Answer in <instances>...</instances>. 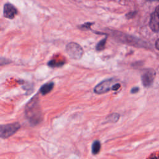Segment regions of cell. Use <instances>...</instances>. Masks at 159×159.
Returning <instances> with one entry per match:
<instances>
[{
	"mask_svg": "<svg viewBox=\"0 0 159 159\" xmlns=\"http://www.w3.org/2000/svg\"><path fill=\"white\" fill-rule=\"evenodd\" d=\"M25 115L32 125H37L42 120V112L37 96H34L26 104Z\"/></svg>",
	"mask_w": 159,
	"mask_h": 159,
	"instance_id": "6da1fadb",
	"label": "cell"
},
{
	"mask_svg": "<svg viewBox=\"0 0 159 159\" xmlns=\"http://www.w3.org/2000/svg\"><path fill=\"white\" fill-rule=\"evenodd\" d=\"M120 87V84L117 83L115 78H109L98 84L94 88V92L96 94H103L109 91H117Z\"/></svg>",
	"mask_w": 159,
	"mask_h": 159,
	"instance_id": "7a4b0ae2",
	"label": "cell"
},
{
	"mask_svg": "<svg viewBox=\"0 0 159 159\" xmlns=\"http://www.w3.org/2000/svg\"><path fill=\"white\" fill-rule=\"evenodd\" d=\"M20 125L18 122H14L1 125L0 136L2 139H6L14 134L19 129Z\"/></svg>",
	"mask_w": 159,
	"mask_h": 159,
	"instance_id": "3957f363",
	"label": "cell"
},
{
	"mask_svg": "<svg viewBox=\"0 0 159 159\" xmlns=\"http://www.w3.org/2000/svg\"><path fill=\"white\" fill-rule=\"evenodd\" d=\"M66 51L71 58L76 60L81 58L83 54V50L82 47L79 44L75 42L68 43L66 47Z\"/></svg>",
	"mask_w": 159,
	"mask_h": 159,
	"instance_id": "277c9868",
	"label": "cell"
},
{
	"mask_svg": "<svg viewBox=\"0 0 159 159\" xmlns=\"http://www.w3.org/2000/svg\"><path fill=\"white\" fill-rule=\"evenodd\" d=\"M156 73L152 69L146 70L143 72L141 76V80L142 84L145 87H150L154 81Z\"/></svg>",
	"mask_w": 159,
	"mask_h": 159,
	"instance_id": "5b68a950",
	"label": "cell"
},
{
	"mask_svg": "<svg viewBox=\"0 0 159 159\" xmlns=\"http://www.w3.org/2000/svg\"><path fill=\"white\" fill-rule=\"evenodd\" d=\"M149 24L153 31L159 32V6L156 7L154 12L152 14Z\"/></svg>",
	"mask_w": 159,
	"mask_h": 159,
	"instance_id": "8992f818",
	"label": "cell"
},
{
	"mask_svg": "<svg viewBox=\"0 0 159 159\" xmlns=\"http://www.w3.org/2000/svg\"><path fill=\"white\" fill-rule=\"evenodd\" d=\"M17 11L16 8L10 3H6L4 5L3 15L4 17L8 19H13L17 14Z\"/></svg>",
	"mask_w": 159,
	"mask_h": 159,
	"instance_id": "52a82bcc",
	"label": "cell"
},
{
	"mask_svg": "<svg viewBox=\"0 0 159 159\" xmlns=\"http://www.w3.org/2000/svg\"><path fill=\"white\" fill-rule=\"evenodd\" d=\"M53 86H54V83L53 82H48L42 86V87L40 89V93L42 95H45L52 90V89L53 88Z\"/></svg>",
	"mask_w": 159,
	"mask_h": 159,
	"instance_id": "ba28073f",
	"label": "cell"
},
{
	"mask_svg": "<svg viewBox=\"0 0 159 159\" xmlns=\"http://www.w3.org/2000/svg\"><path fill=\"white\" fill-rule=\"evenodd\" d=\"M92 153L93 155L98 154L101 150V143L99 140H94L92 144Z\"/></svg>",
	"mask_w": 159,
	"mask_h": 159,
	"instance_id": "9c48e42d",
	"label": "cell"
},
{
	"mask_svg": "<svg viewBox=\"0 0 159 159\" xmlns=\"http://www.w3.org/2000/svg\"><path fill=\"white\" fill-rule=\"evenodd\" d=\"M65 64L64 61H57L55 60H52L48 61V65L50 66V67H59Z\"/></svg>",
	"mask_w": 159,
	"mask_h": 159,
	"instance_id": "30bf717a",
	"label": "cell"
},
{
	"mask_svg": "<svg viewBox=\"0 0 159 159\" xmlns=\"http://www.w3.org/2000/svg\"><path fill=\"white\" fill-rule=\"evenodd\" d=\"M119 115L117 113L111 114L107 117V120L111 122H116L119 120Z\"/></svg>",
	"mask_w": 159,
	"mask_h": 159,
	"instance_id": "8fae6325",
	"label": "cell"
},
{
	"mask_svg": "<svg viewBox=\"0 0 159 159\" xmlns=\"http://www.w3.org/2000/svg\"><path fill=\"white\" fill-rule=\"evenodd\" d=\"M106 39H107L106 38H104V39H103L102 40H101L100 42H99L98 43V44L96 46V50L101 51V50H102L104 48L105 45H106Z\"/></svg>",
	"mask_w": 159,
	"mask_h": 159,
	"instance_id": "7c38bea8",
	"label": "cell"
},
{
	"mask_svg": "<svg viewBox=\"0 0 159 159\" xmlns=\"http://www.w3.org/2000/svg\"><path fill=\"white\" fill-rule=\"evenodd\" d=\"M139 91V88L138 87H134V88H132L131 89L130 92H131V93L134 94V93H137Z\"/></svg>",
	"mask_w": 159,
	"mask_h": 159,
	"instance_id": "4fadbf2b",
	"label": "cell"
},
{
	"mask_svg": "<svg viewBox=\"0 0 159 159\" xmlns=\"http://www.w3.org/2000/svg\"><path fill=\"white\" fill-rule=\"evenodd\" d=\"M91 24H93V23H90V22H88V23H86V24H84L82 25V27L83 28H87V29H89V27L91 25Z\"/></svg>",
	"mask_w": 159,
	"mask_h": 159,
	"instance_id": "5bb4252c",
	"label": "cell"
},
{
	"mask_svg": "<svg viewBox=\"0 0 159 159\" xmlns=\"http://www.w3.org/2000/svg\"><path fill=\"white\" fill-rule=\"evenodd\" d=\"M155 46H156V48H157L158 50H159V39L157 40V41L156 42Z\"/></svg>",
	"mask_w": 159,
	"mask_h": 159,
	"instance_id": "9a60e30c",
	"label": "cell"
},
{
	"mask_svg": "<svg viewBox=\"0 0 159 159\" xmlns=\"http://www.w3.org/2000/svg\"><path fill=\"white\" fill-rule=\"evenodd\" d=\"M147 1H159V0H147Z\"/></svg>",
	"mask_w": 159,
	"mask_h": 159,
	"instance_id": "2e32d148",
	"label": "cell"
}]
</instances>
